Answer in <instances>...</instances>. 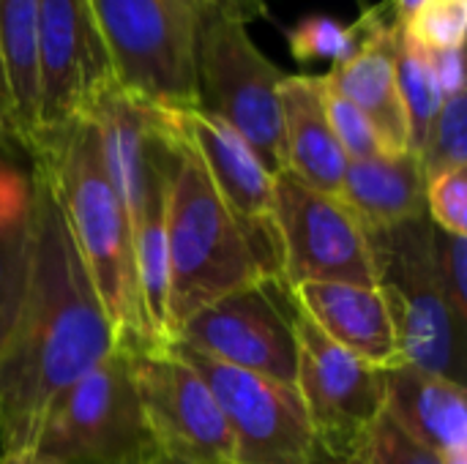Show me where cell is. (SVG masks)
<instances>
[{
	"mask_svg": "<svg viewBox=\"0 0 467 464\" xmlns=\"http://www.w3.org/2000/svg\"><path fill=\"white\" fill-rule=\"evenodd\" d=\"M27 153L49 180L68 232L99 293L115 347L137 353L164 345L145 314L129 213L109 180L101 137L90 115L38 137Z\"/></svg>",
	"mask_w": 467,
	"mask_h": 464,
	"instance_id": "cell-2",
	"label": "cell"
},
{
	"mask_svg": "<svg viewBox=\"0 0 467 464\" xmlns=\"http://www.w3.org/2000/svg\"><path fill=\"white\" fill-rule=\"evenodd\" d=\"M432 263L451 314L467 323V235H451L432 224Z\"/></svg>",
	"mask_w": 467,
	"mask_h": 464,
	"instance_id": "cell-27",
	"label": "cell"
},
{
	"mask_svg": "<svg viewBox=\"0 0 467 464\" xmlns=\"http://www.w3.org/2000/svg\"><path fill=\"white\" fill-rule=\"evenodd\" d=\"M446 464H467V454H457V457H449Z\"/></svg>",
	"mask_w": 467,
	"mask_h": 464,
	"instance_id": "cell-37",
	"label": "cell"
},
{
	"mask_svg": "<svg viewBox=\"0 0 467 464\" xmlns=\"http://www.w3.org/2000/svg\"><path fill=\"white\" fill-rule=\"evenodd\" d=\"M364 235L375 265V287L394 325L400 364L465 386V325L451 314L435 276L430 216L364 230Z\"/></svg>",
	"mask_w": 467,
	"mask_h": 464,
	"instance_id": "cell-4",
	"label": "cell"
},
{
	"mask_svg": "<svg viewBox=\"0 0 467 464\" xmlns=\"http://www.w3.org/2000/svg\"><path fill=\"white\" fill-rule=\"evenodd\" d=\"M364 38H367L364 14L353 25H342L334 16L312 14V16H304L296 27H290L287 46L298 63L331 60L334 66H339L358 52Z\"/></svg>",
	"mask_w": 467,
	"mask_h": 464,
	"instance_id": "cell-23",
	"label": "cell"
},
{
	"mask_svg": "<svg viewBox=\"0 0 467 464\" xmlns=\"http://www.w3.org/2000/svg\"><path fill=\"white\" fill-rule=\"evenodd\" d=\"M183 142L202 161L227 213L238 224L263 276L282 279V243L274 213V175L254 150L216 115L189 107L170 109Z\"/></svg>",
	"mask_w": 467,
	"mask_h": 464,
	"instance_id": "cell-14",
	"label": "cell"
},
{
	"mask_svg": "<svg viewBox=\"0 0 467 464\" xmlns=\"http://www.w3.org/2000/svg\"><path fill=\"white\" fill-rule=\"evenodd\" d=\"M298 380L315 443L334 454H356L361 435L383 413V369L331 342L301 309L296 314Z\"/></svg>",
	"mask_w": 467,
	"mask_h": 464,
	"instance_id": "cell-13",
	"label": "cell"
},
{
	"mask_svg": "<svg viewBox=\"0 0 467 464\" xmlns=\"http://www.w3.org/2000/svg\"><path fill=\"white\" fill-rule=\"evenodd\" d=\"M202 5H205V11L233 16L244 25L265 16V0H202Z\"/></svg>",
	"mask_w": 467,
	"mask_h": 464,
	"instance_id": "cell-31",
	"label": "cell"
},
{
	"mask_svg": "<svg viewBox=\"0 0 467 464\" xmlns=\"http://www.w3.org/2000/svg\"><path fill=\"white\" fill-rule=\"evenodd\" d=\"M298 309L356 358L389 369L400 364L394 325L378 287L342 282H306L290 287Z\"/></svg>",
	"mask_w": 467,
	"mask_h": 464,
	"instance_id": "cell-16",
	"label": "cell"
},
{
	"mask_svg": "<svg viewBox=\"0 0 467 464\" xmlns=\"http://www.w3.org/2000/svg\"><path fill=\"white\" fill-rule=\"evenodd\" d=\"M356 454L364 464H446L441 454L408 435L386 410L361 435Z\"/></svg>",
	"mask_w": 467,
	"mask_h": 464,
	"instance_id": "cell-26",
	"label": "cell"
},
{
	"mask_svg": "<svg viewBox=\"0 0 467 464\" xmlns=\"http://www.w3.org/2000/svg\"><path fill=\"white\" fill-rule=\"evenodd\" d=\"M306 464H364L358 459V454H334V451H326L315 443L312 449V457L306 459Z\"/></svg>",
	"mask_w": 467,
	"mask_h": 464,
	"instance_id": "cell-32",
	"label": "cell"
},
{
	"mask_svg": "<svg viewBox=\"0 0 467 464\" xmlns=\"http://www.w3.org/2000/svg\"><path fill=\"white\" fill-rule=\"evenodd\" d=\"M129 364L164 462L235 464V440L211 388L170 342L129 353Z\"/></svg>",
	"mask_w": 467,
	"mask_h": 464,
	"instance_id": "cell-9",
	"label": "cell"
},
{
	"mask_svg": "<svg viewBox=\"0 0 467 464\" xmlns=\"http://www.w3.org/2000/svg\"><path fill=\"white\" fill-rule=\"evenodd\" d=\"M285 71L249 36V25L208 11L194 41L197 107L224 120L271 175L287 170L279 85Z\"/></svg>",
	"mask_w": 467,
	"mask_h": 464,
	"instance_id": "cell-5",
	"label": "cell"
},
{
	"mask_svg": "<svg viewBox=\"0 0 467 464\" xmlns=\"http://www.w3.org/2000/svg\"><path fill=\"white\" fill-rule=\"evenodd\" d=\"M33 451L57 464H167L148 429L126 350L115 347L63 394Z\"/></svg>",
	"mask_w": 467,
	"mask_h": 464,
	"instance_id": "cell-6",
	"label": "cell"
},
{
	"mask_svg": "<svg viewBox=\"0 0 467 464\" xmlns=\"http://www.w3.org/2000/svg\"><path fill=\"white\" fill-rule=\"evenodd\" d=\"M167 265L170 342L192 314L227 293L263 279L238 224L175 123L172 156L167 164Z\"/></svg>",
	"mask_w": 467,
	"mask_h": 464,
	"instance_id": "cell-3",
	"label": "cell"
},
{
	"mask_svg": "<svg viewBox=\"0 0 467 464\" xmlns=\"http://www.w3.org/2000/svg\"><path fill=\"white\" fill-rule=\"evenodd\" d=\"M467 33V0H424L402 25V36L424 49H462Z\"/></svg>",
	"mask_w": 467,
	"mask_h": 464,
	"instance_id": "cell-25",
	"label": "cell"
},
{
	"mask_svg": "<svg viewBox=\"0 0 467 464\" xmlns=\"http://www.w3.org/2000/svg\"><path fill=\"white\" fill-rule=\"evenodd\" d=\"M424 55L430 60V68L438 79L443 98L465 93V55H462V49H438V52H424Z\"/></svg>",
	"mask_w": 467,
	"mask_h": 464,
	"instance_id": "cell-30",
	"label": "cell"
},
{
	"mask_svg": "<svg viewBox=\"0 0 467 464\" xmlns=\"http://www.w3.org/2000/svg\"><path fill=\"white\" fill-rule=\"evenodd\" d=\"M33 180L14 164L0 161V347L16 320L30 257Z\"/></svg>",
	"mask_w": 467,
	"mask_h": 464,
	"instance_id": "cell-21",
	"label": "cell"
},
{
	"mask_svg": "<svg viewBox=\"0 0 467 464\" xmlns=\"http://www.w3.org/2000/svg\"><path fill=\"white\" fill-rule=\"evenodd\" d=\"M0 464H57L36 451H27V454H0Z\"/></svg>",
	"mask_w": 467,
	"mask_h": 464,
	"instance_id": "cell-34",
	"label": "cell"
},
{
	"mask_svg": "<svg viewBox=\"0 0 467 464\" xmlns=\"http://www.w3.org/2000/svg\"><path fill=\"white\" fill-rule=\"evenodd\" d=\"M389 3H391V8H394L397 19L405 25V22H408V16H410V14H413L424 0H389Z\"/></svg>",
	"mask_w": 467,
	"mask_h": 464,
	"instance_id": "cell-35",
	"label": "cell"
},
{
	"mask_svg": "<svg viewBox=\"0 0 467 464\" xmlns=\"http://www.w3.org/2000/svg\"><path fill=\"white\" fill-rule=\"evenodd\" d=\"M424 202L430 222L451 235H467V170L443 172L427 180Z\"/></svg>",
	"mask_w": 467,
	"mask_h": 464,
	"instance_id": "cell-29",
	"label": "cell"
},
{
	"mask_svg": "<svg viewBox=\"0 0 467 464\" xmlns=\"http://www.w3.org/2000/svg\"><path fill=\"white\" fill-rule=\"evenodd\" d=\"M178 3H183L186 8H192L194 14H200V16H205L208 11H205V5H202V0H178Z\"/></svg>",
	"mask_w": 467,
	"mask_h": 464,
	"instance_id": "cell-36",
	"label": "cell"
},
{
	"mask_svg": "<svg viewBox=\"0 0 467 464\" xmlns=\"http://www.w3.org/2000/svg\"><path fill=\"white\" fill-rule=\"evenodd\" d=\"M279 107L287 153L285 172L337 200L348 156L342 153L326 112L323 74H285L279 85Z\"/></svg>",
	"mask_w": 467,
	"mask_h": 464,
	"instance_id": "cell-17",
	"label": "cell"
},
{
	"mask_svg": "<svg viewBox=\"0 0 467 464\" xmlns=\"http://www.w3.org/2000/svg\"><path fill=\"white\" fill-rule=\"evenodd\" d=\"M115 82L161 109L197 107L200 14L178 0H90Z\"/></svg>",
	"mask_w": 467,
	"mask_h": 464,
	"instance_id": "cell-7",
	"label": "cell"
},
{
	"mask_svg": "<svg viewBox=\"0 0 467 464\" xmlns=\"http://www.w3.org/2000/svg\"><path fill=\"white\" fill-rule=\"evenodd\" d=\"M298 304L285 279L263 276L192 314L172 336L222 364L296 388Z\"/></svg>",
	"mask_w": 467,
	"mask_h": 464,
	"instance_id": "cell-8",
	"label": "cell"
},
{
	"mask_svg": "<svg viewBox=\"0 0 467 464\" xmlns=\"http://www.w3.org/2000/svg\"><path fill=\"white\" fill-rule=\"evenodd\" d=\"M367 19V38L358 52L331 66L326 85L348 98L372 123L386 156L410 150L408 115L397 85V49L402 41V22L397 19L389 0H380L361 11Z\"/></svg>",
	"mask_w": 467,
	"mask_h": 464,
	"instance_id": "cell-15",
	"label": "cell"
},
{
	"mask_svg": "<svg viewBox=\"0 0 467 464\" xmlns=\"http://www.w3.org/2000/svg\"><path fill=\"white\" fill-rule=\"evenodd\" d=\"M397 85H400L405 115H408L410 153L419 156L430 134V126L443 104V93L438 88V79L430 68L427 55L419 46H413L405 36L397 49Z\"/></svg>",
	"mask_w": 467,
	"mask_h": 464,
	"instance_id": "cell-22",
	"label": "cell"
},
{
	"mask_svg": "<svg viewBox=\"0 0 467 464\" xmlns=\"http://www.w3.org/2000/svg\"><path fill=\"white\" fill-rule=\"evenodd\" d=\"M11 137V101H8V88H5V74L0 63V142ZM14 139V137H11Z\"/></svg>",
	"mask_w": 467,
	"mask_h": 464,
	"instance_id": "cell-33",
	"label": "cell"
},
{
	"mask_svg": "<svg viewBox=\"0 0 467 464\" xmlns=\"http://www.w3.org/2000/svg\"><path fill=\"white\" fill-rule=\"evenodd\" d=\"M36 46L38 126L33 142L90 115L96 98L115 85L90 0H38Z\"/></svg>",
	"mask_w": 467,
	"mask_h": 464,
	"instance_id": "cell-12",
	"label": "cell"
},
{
	"mask_svg": "<svg viewBox=\"0 0 467 464\" xmlns=\"http://www.w3.org/2000/svg\"><path fill=\"white\" fill-rule=\"evenodd\" d=\"M30 257L0 347V454H27L63 399L112 350L115 334L49 180L33 167Z\"/></svg>",
	"mask_w": 467,
	"mask_h": 464,
	"instance_id": "cell-1",
	"label": "cell"
},
{
	"mask_svg": "<svg viewBox=\"0 0 467 464\" xmlns=\"http://www.w3.org/2000/svg\"><path fill=\"white\" fill-rule=\"evenodd\" d=\"M424 180L467 170V93L443 98L419 153Z\"/></svg>",
	"mask_w": 467,
	"mask_h": 464,
	"instance_id": "cell-24",
	"label": "cell"
},
{
	"mask_svg": "<svg viewBox=\"0 0 467 464\" xmlns=\"http://www.w3.org/2000/svg\"><path fill=\"white\" fill-rule=\"evenodd\" d=\"M424 186L427 180L416 153H380L364 161H348L337 200L364 230H380L427 216Z\"/></svg>",
	"mask_w": 467,
	"mask_h": 464,
	"instance_id": "cell-19",
	"label": "cell"
},
{
	"mask_svg": "<svg viewBox=\"0 0 467 464\" xmlns=\"http://www.w3.org/2000/svg\"><path fill=\"white\" fill-rule=\"evenodd\" d=\"M326 112H328L331 129H334L337 142H339L342 153L348 156V161H364V159L383 153L380 139H378L372 123L364 118V112H358L348 98L334 93L328 85H326Z\"/></svg>",
	"mask_w": 467,
	"mask_h": 464,
	"instance_id": "cell-28",
	"label": "cell"
},
{
	"mask_svg": "<svg viewBox=\"0 0 467 464\" xmlns=\"http://www.w3.org/2000/svg\"><path fill=\"white\" fill-rule=\"evenodd\" d=\"M170 345L211 388L235 440V464H306L315 435L296 388Z\"/></svg>",
	"mask_w": 467,
	"mask_h": 464,
	"instance_id": "cell-10",
	"label": "cell"
},
{
	"mask_svg": "<svg viewBox=\"0 0 467 464\" xmlns=\"http://www.w3.org/2000/svg\"><path fill=\"white\" fill-rule=\"evenodd\" d=\"M38 0H0V63L11 101V137L27 150L38 126Z\"/></svg>",
	"mask_w": 467,
	"mask_h": 464,
	"instance_id": "cell-20",
	"label": "cell"
},
{
	"mask_svg": "<svg viewBox=\"0 0 467 464\" xmlns=\"http://www.w3.org/2000/svg\"><path fill=\"white\" fill-rule=\"evenodd\" d=\"M274 213L282 243V279L296 287L306 282H342L375 287V265L364 227L334 197L293 178L274 175Z\"/></svg>",
	"mask_w": 467,
	"mask_h": 464,
	"instance_id": "cell-11",
	"label": "cell"
},
{
	"mask_svg": "<svg viewBox=\"0 0 467 464\" xmlns=\"http://www.w3.org/2000/svg\"><path fill=\"white\" fill-rule=\"evenodd\" d=\"M383 410L408 435L443 459L467 454L465 386L408 364L383 369Z\"/></svg>",
	"mask_w": 467,
	"mask_h": 464,
	"instance_id": "cell-18",
	"label": "cell"
}]
</instances>
